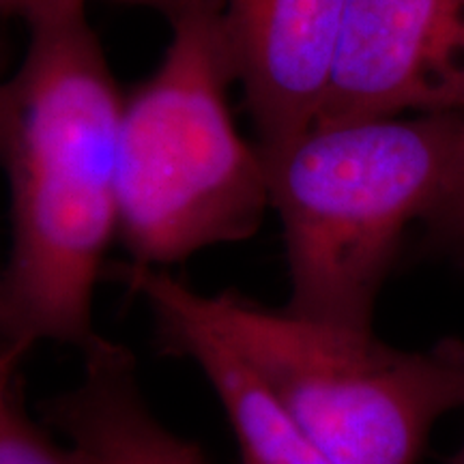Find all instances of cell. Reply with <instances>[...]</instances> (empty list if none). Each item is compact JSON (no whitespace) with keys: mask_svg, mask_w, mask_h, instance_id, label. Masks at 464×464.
I'll return each instance as SVG.
<instances>
[{"mask_svg":"<svg viewBox=\"0 0 464 464\" xmlns=\"http://www.w3.org/2000/svg\"><path fill=\"white\" fill-rule=\"evenodd\" d=\"M61 0L24 20L31 44L0 95L11 249L0 284V368L42 342L84 353L92 297L119 237V95L84 15Z\"/></svg>","mask_w":464,"mask_h":464,"instance_id":"obj_1","label":"cell"},{"mask_svg":"<svg viewBox=\"0 0 464 464\" xmlns=\"http://www.w3.org/2000/svg\"><path fill=\"white\" fill-rule=\"evenodd\" d=\"M462 112L314 123L263 153L290 277L284 310L372 332L374 305L411 222L430 216Z\"/></svg>","mask_w":464,"mask_h":464,"instance_id":"obj_2","label":"cell"},{"mask_svg":"<svg viewBox=\"0 0 464 464\" xmlns=\"http://www.w3.org/2000/svg\"><path fill=\"white\" fill-rule=\"evenodd\" d=\"M158 72L123 100L119 237L131 263L166 266L258 230L271 207L260 149L243 140L226 89L237 82L222 0H181Z\"/></svg>","mask_w":464,"mask_h":464,"instance_id":"obj_3","label":"cell"},{"mask_svg":"<svg viewBox=\"0 0 464 464\" xmlns=\"http://www.w3.org/2000/svg\"><path fill=\"white\" fill-rule=\"evenodd\" d=\"M198 301L334 464H417L439 417L464 409L462 340L402 351L235 290Z\"/></svg>","mask_w":464,"mask_h":464,"instance_id":"obj_4","label":"cell"},{"mask_svg":"<svg viewBox=\"0 0 464 464\" xmlns=\"http://www.w3.org/2000/svg\"><path fill=\"white\" fill-rule=\"evenodd\" d=\"M402 112H464V0L346 3L314 123Z\"/></svg>","mask_w":464,"mask_h":464,"instance_id":"obj_5","label":"cell"},{"mask_svg":"<svg viewBox=\"0 0 464 464\" xmlns=\"http://www.w3.org/2000/svg\"><path fill=\"white\" fill-rule=\"evenodd\" d=\"M348 0H222L235 80L258 130L260 153L314 123L327 91Z\"/></svg>","mask_w":464,"mask_h":464,"instance_id":"obj_6","label":"cell"},{"mask_svg":"<svg viewBox=\"0 0 464 464\" xmlns=\"http://www.w3.org/2000/svg\"><path fill=\"white\" fill-rule=\"evenodd\" d=\"M116 277L150 310L161 351L196 363L213 387L243 464H334L202 312L194 288L161 269L119 265Z\"/></svg>","mask_w":464,"mask_h":464,"instance_id":"obj_7","label":"cell"},{"mask_svg":"<svg viewBox=\"0 0 464 464\" xmlns=\"http://www.w3.org/2000/svg\"><path fill=\"white\" fill-rule=\"evenodd\" d=\"M82 359V381L39 402L50 430L95 464H211L198 445L153 415L130 348L100 335Z\"/></svg>","mask_w":464,"mask_h":464,"instance_id":"obj_8","label":"cell"},{"mask_svg":"<svg viewBox=\"0 0 464 464\" xmlns=\"http://www.w3.org/2000/svg\"><path fill=\"white\" fill-rule=\"evenodd\" d=\"M0 464H95L75 445H61L28 413L20 368H0Z\"/></svg>","mask_w":464,"mask_h":464,"instance_id":"obj_9","label":"cell"},{"mask_svg":"<svg viewBox=\"0 0 464 464\" xmlns=\"http://www.w3.org/2000/svg\"><path fill=\"white\" fill-rule=\"evenodd\" d=\"M430 237L439 246L464 249V114L458 130L451 164L437 205L426 218Z\"/></svg>","mask_w":464,"mask_h":464,"instance_id":"obj_10","label":"cell"},{"mask_svg":"<svg viewBox=\"0 0 464 464\" xmlns=\"http://www.w3.org/2000/svg\"><path fill=\"white\" fill-rule=\"evenodd\" d=\"M52 3H61V0H3V7L9 14H17V15H28L34 9H42L45 5ZM86 3V0H84ZM116 3H127V5H144V7H155L166 11V15L177 7L181 0H116Z\"/></svg>","mask_w":464,"mask_h":464,"instance_id":"obj_11","label":"cell"},{"mask_svg":"<svg viewBox=\"0 0 464 464\" xmlns=\"http://www.w3.org/2000/svg\"><path fill=\"white\" fill-rule=\"evenodd\" d=\"M448 464H464V443H462V448L456 451L454 456L450 458V462Z\"/></svg>","mask_w":464,"mask_h":464,"instance_id":"obj_12","label":"cell"}]
</instances>
